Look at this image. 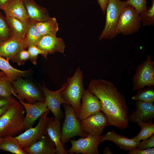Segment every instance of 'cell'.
Masks as SVG:
<instances>
[{
  "instance_id": "1",
  "label": "cell",
  "mask_w": 154,
  "mask_h": 154,
  "mask_svg": "<svg viewBox=\"0 0 154 154\" xmlns=\"http://www.w3.org/2000/svg\"><path fill=\"white\" fill-rule=\"evenodd\" d=\"M88 90L101 102V111L105 114L109 125L125 129L129 121V110L124 96L111 82L93 79L88 84Z\"/></svg>"
},
{
  "instance_id": "2",
  "label": "cell",
  "mask_w": 154,
  "mask_h": 154,
  "mask_svg": "<svg viewBox=\"0 0 154 154\" xmlns=\"http://www.w3.org/2000/svg\"><path fill=\"white\" fill-rule=\"evenodd\" d=\"M25 109L16 100L0 117V137L14 136L25 130Z\"/></svg>"
},
{
  "instance_id": "3",
  "label": "cell",
  "mask_w": 154,
  "mask_h": 154,
  "mask_svg": "<svg viewBox=\"0 0 154 154\" xmlns=\"http://www.w3.org/2000/svg\"><path fill=\"white\" fill-rule=\"evenodd\" d=\"M82 71L78 66L73 75L67 79V85L61 92V96L66 104L70 105L74 109L78 119L81 108V100L84 93Z\"/></svg>"
},
{
  "instance_id": "4",
  "label": "cell",
  "mask_w": 154,
  "mask_h": 154,
  "mask_svg": "<svg viewBox=\"0 0 154 154\" xmlns=\"http://www.w3.org/2000/svg\"><path fill=\"white\" fill-rule=\"evenodd\" d=\"M129 5L127 1L120 0H108L106 11L104 27L99 39H112L118 34L117 27L119 19L123 9Z\"/></svg>"
},
{
  "instance_id": "5",
  "label": "cell",
  "mask_w": 154,
  "mask_h": 154,
  "mask_svg": "<svg viewBox=\"0 0 154 154\" xmlns=\"http://www.w3.org/2000/svg\"><path fill=\"white\" fill-rule=\"evenodd\" d=\"M62 104L65 117L61 130L60 141L64 146L72 138L76 136L85 137L88 135V133L82 129L80 121L77 118L72 106L66 103Z\"/></svg>"
},
{
  "instance_id": "6",
  "label": "cell",
  "mask_w": 154,
  "mask_h": 154,
  "mask_svg": "<svg viewBox=\"0 0 154 154\" xmlns=\"http://www.w3.org/2000/svg\"><path fill=\"white\" fill-rule=\"evenodd\" d=\"M18 76L11 82L17 98L23 101H27L30 104L45 101L44 95L38 87L30 80Z\"/></svg>"
},
{
  "instance_id": "7",
  "label": "cell",
  "mask_w": 154,
  "mask_h": 154,
  "mask_svg": "<svg viewBox=\"0 0 154 154\" xmlns=\"http://www.w3.org/2000/svg\"><path fill=\"white\" fill-rule=\"evenodd\" d=\"M140 14L132 6L128 5L122 11L118 21V34L129 35L137 31L141 27Z\"/></svg>"
},
{
  "instance_id": "8",
  "label": "cell",
  "mask_w": 154,
  "mask_h": 154,
  "mask_svg": "<svg viewBox=\"0 0 154 154\" xmlns=\"http://www.w3.org/2000/svg\"><path fill=\"white\" fill-rule=\"evenodd\" d=\"M132 79L133 91L141 90L146 86H154V62L150 55L137 66Z\"/></svg>"
},
{
  "instance_id": "9",
  "label": "cell",
  "mask_w": 154,
  "mask_h": 154,
  "mask_svg": "<svg viewBox=\"0 0 154 154\" xmlns=\"http://www.w3.org/2000/svg\"><path fill=\"white\" fill-rule=\"evenodd\" d=\"M50 111L49 110L39 117L38 123L35 127L31 128L15 137L22 148L29 147L48 134L46 129L48 119L47 115Z\"/></svg>"
},
{
  "instance_id": "10",
  "label": "cell",
  "mask_w": 154,
  "mask_h": 154,
  "mask_svg": "<svg viewBox=\"0 0 154 154\" xmlns=\"http://www.w3.org/2000/svg\"><path fill=\"white\" fill-rule=\"evenodd\" d=\"M102 135H94L88 134L85 137H82L77 140L70 139L71 148L68 153L72 154H99L98 147L103 142Z\"/></svg>"
},
{
  "instance_id": "11",
  "label": "cell",
  "mask_w": 154,
  "mask_h": 154,
  "mask_svg": "<svg viewBox=\"0 0 154 154\" xmlns=\"http://www.w3.org/2000/svg\"><path fill=\"white\" fill-rule=\"evenodd\" d=\"M66 82H64L61 88L55 91H52L48 89L44 84L40 86L45 98L47 108L53 114L54 118L59 121L63 118V114L61 108V105L66 102L62 98L61 92L66 88Z\"/></svg>"
},
{
  "instance_id": "12",
  "label": "cell",
  "mask_w": 154,
  "mask_h": 154,
  "mask_svg": "<svg viewBox=\"0 0 154 154\" xmlns=\"http://www.w3.org/2000/svg\"><path fill=\"white\" fill-rule=\"evenodd\" d=\"M83 130L90 135H100L106 126L109 125L108 119L101 111L97 112L80 121Z\"/></svg>"
},
{
  "instance_id": "13",
  "label": "cell",
  "mask_w": 154,
  "mask_h": 154,
  "mask_svg": "<svg viewBox=\"0 0 154 154\" xmlns=\"http://www.w3.org/2000/svg\"><path fill=\"white\" fill-rule=\"evenodd\" d=\"M82 99V102L78 118L79 121L101 111L102 105L100 101L88 90H85Z\"/></svg>"
},
{
  "instance_id": "14",
  "label": "cell",
  "mask_w": 154,
  "mask_h": 154,
  "mask_svg": "<svg viewBox=\"0 0 154 154\" xmlns=\"http://www.w3.org/2000/svg\"><path fill=\"white\" fill-rule=\"evenodd\" d=\"M26 112L25 118V130L33 127L35 121L44 113L49 109L47 108L45 101L38 102L34 104L24 102L19 100Z\"/></svg>"
},
{
  "instance_id": "15",
  "label": "cell",
  "mask_w": 154,
  "mask_h": 154,
  "mask_svg": "<svg viewBox=\"0 0 154 154\" xmlns=\"http://www.w3.org/2000/svg\"><path fill=\"white\" fill-rule=\"evenodd\" d=\"M42 50L50 54L56 52L64 53L66 46L63 39L56 35L42 36L36 45Z\"/></svg>"
},
{
  "instance_id": "16",
  "label": "cell",
  "mask_w": 154,
  "mask_h": 154,
  "mask_svg": "<svg viewBox=\"0 0 154 154\" xmlns=\"http://www.w3.org/2000/svg\"><path fill=\"white\" fill-rule=\"evenodd\" d=\"M27 154H55V145L47 134L27 147L22 148Z\"/></svg>"
},
{
  "instance_id": "17",
  "label": "cell",
  "mask_w": 154,
  "mask_h": 154,
  "mask_svg": "<svg viewBox=\"0 0 154 154\" xmlns=\"http://www.w3.org/2000/svg\"><path fill=\"white\" fill-rule=\"evenodd\" d=\"M5 16L28 22L29 17L22 0H9L1 9Z\"/></svg>"
},
{
  "instance_id": "18",
  "label": "cell",
  "mask_w": 154,
  "mask_h": 154,
  "mask_svg": "<svg viewBox=\"0 0 154 154\" xmlns=\"http://www.w3.org/2000/svg\"><path fill=\"white\" fill-rule=\"evenodd\" d=\"M135 110L129 116V121L131 122H137L138 121L147 122L154 117L153 104L140 101H136Z\"/></svg>"
},
{
  "instance_id": "19",
  "label": "cell",
  "mask_w": 154,
  "mask_h": 154,
  "mask_svg": "<svg viewBox=\"0 0 154 154\" xmlns=\"http://www.w3.org/2000/svg\"><path fill=\"white\" fill-rule=\"evenodd\" d=\"M27 48L24 40L12 37L0 42V56L11 60L20 50Z\"/></svg>"
},
{
  "instance_id": "20",
  "label": "cell",
  "mask_w": 154,
  "mask_h": 154,
  "mask_svg": "<svg viewBox=\"0 0 154 154\" xmlns=\"http://www.w3.org/2000/svg\"><path fill=\"white\" fill-rule=\"evenodd\" d=\"M46 129L48 134L55 145L56 154H68L67 150L60 141L61 130L60 121L53 117H48Z\"/></svg>"
},
{
  "instance_id": "21",
  "label": "cell",
  "mask_w": 154,
  "mask_h": 154,
  "mask_svg": "<svg viewBox=\"0 0 154 154\" xmlns=\"http://www.w3.org/2000/svg\"><path fill=\"white\" fill-rule=\"evenodd\" d=\"M102 140L103 141L106 140L112 141L122 150L129 151L137 148L140 141L119 134L114 130L102 135Z\"/></svg>"
},
{
  "instance_id": "22",
  "label": "cell",
  "mask_w": 154,
  "mask_h": 154,
  "mask_svg": "<svg viewBox=\"0 0 154 154\" xmlns=\"http://www.w3.org/2000/svg\"><path fill=\"white\" fill-rule=\"evenodd\" d=\"M29 19L36 22L48 20L50 17L47 9L38 5L34 0H22Z\"/></svg>"
},
{
  "instance_id": "23",
  "label": "cell",
  "mask_w": 154,
  "mask_h": 154,
  "mask_svg": "<svg viewBox=\"0 0 154 154\" xmlns=\"http://www.w3.org/2000/svg\"><path fill=\"white\" fill-rule=\"evenodd\" d=\"M12 37L24 40L28 22L5 16Z\"/></svg>"
},
{
  "instance_id": "24",
  "label": "cell",
  "mask_w": 154,
  "mask_h": 154,
  "mask_svg": "<svg viewBox=\"0 0 154 154\" xmlns=\"http://www.w3.org/2000/svg\"><path fill=\"white\" fill-rule=\"evenodd\" d=\"M9 61L0 56V69L5 73L11 82L18 76L25 77L28 74L29 70L22 71L15 68L10 64Z\"/></svg>"
},
{
  "instance_id": "25",
  "label": "cell",
  "mask_w": 154,
  "mask_h": 154,
  "mask_svg": "<svg viewBox=\"0 0 154 154\" xmlns=\"http://www.w3.org/2000/svg\"><path fill=\"white\" fill-rule=\"evenodd\" d=\"M36 22L29 20L24 41L28 48L31 45H37L42 36L38 30Z\"/></svg>"
},
{
  "instance_id": "26",
  "label": "cell",
  "mask_w": 154,
  "mask_h": 154,
  "mask_svg": "<svg viewBox=\"0 0 154 154\" xmlns=\"http://www.w3.org/2000/svg\"><path fill=\"white\" fill-rule=\"evenodd\" d=\"M0 149L16 154H27L20 146L18 140L12 136L1 138Z\"/></svg>"
},
{
  "instance_id": "27",
  "label": "cell",
  "mask_w": 154,
  "mask_h": 154,
  "mask_svg": "<svg viewBox=\"0 0 154 154\" xmlns=\"http://www.w3.org/2000/svg\"><path fill=\"white\" fill-rule=\"evenodd\" d=\"M37 29L42 36L56 35L59 30L58 24L55 17H50L42 22H37Z\"/></svg>"
},
{
  "instance_id": "28",
  "label": "cell",
  "mask_w": 154,
  "mask_h": 154,
  "mask_svg": "<svg viewBox=\"0 0 154 154\" xmlns=\"http://www.w3.org/2000/svg\"><path fill=\"white\" fill-rule=\"evenodd\" d=\"M140 127L139 133L132 139L135 141L147 139L154 134V124L152 120L147 122L138 121L137 122Z\"/></svg>"
},
{
  "instance_id": "29",
  "label": "cell",
  "mask_w": 154,
  "mask_h": 154,
  "mask_svg": "<svg viewBox=\"0 0 154 154\" xmlns=\"http://www.w3.org/2000/svg\"><path fill=\"white\" fill-rule=\"evenodd\" d=\"M132 100L140 101L153 104L154 89L153 86H148L138 90L136 94L131 97Z\"/></svg>"
},
{
  "instance_id": "30",
  "label": "cell",
  "mask_w": 154,
  "mask_h": 154,
  "mask_svg": "<svg viewBox=\"0 0 154 154\" xmlns=\"http://www.w3.org/2000/svg\"><path fill=\"white\" fill-rule=\"evenodd\" d=\"M12 95L17 97L11 82L5 75L0 76V96L9 97Z\"/></svg>"
},
{
  "instance_id": "31",
  "label": "cell",
  "mask_w": 154,
  "mask_h": 154,
  "mask_svg": "<svg viewBox=\"0 0 154 154\" xmlns=\"http://www.w3.org/2000/svg\"><path fill=\"white\" fill-rule=\"evenodd\" d=\"M151 1V5L140 14L141 22L143 26L150 27L154 25V0Z\"/></svg>"
},
{
  "instance_id": "32",
  "label": "cell",
  "mask_w": 154,
  "mask_h": 154,
  "mask_svg": "<svg viewBox=\"0 0 154 154\" xmlns=\"http://www.w3.org/2000/svg\"><path fill=\"white\" fill-rule=\"evenodd\" d=\"M12 37L6 17L0 11V42Z\"/></svg>"
},
{
  "instance_id": "33",
  "label": "cell",
  "mask_w": 154,
  "mask_h": 154,
  "mask_svg": "<svg viewBox=\"0 0 154 154\" xmlns=\"http://www.w3.org/2000/svg\"><path fill=\"white\" fill-rule=\"evenodd\" d=\"M29 54V60L34 65L37 64V61L39 54H41L45 59H48L47 52L40 49L36 45H31L28 48Z\"/></svg>"
},
{
  "instance_id": "34",
  "label": "cell",
  "mask_w": 154,
  "mask_h": 154,
  "mask_svg": "<svg viewBox=\"0 0 154 154\" xmlns=\"http://www.w3.org/2000/svg\"><path fill=\"white\" fill-rule=\"evenodd\" d=\"M29 59V54L28 50L22 49L16 54L11 60L16 63L19 66H21Z\"/></svg>"
},
{
  "instance_id": "35",
  "label": "cell",
  "mask_w": 154,
  "mask_h": 154,
  "mask_svg": "<svg viewBox=\"0 0 154 154\" xmlns=\"http://www.w3.org/2000/svg\"><path fill=\"white\" fill-rule=\"evenodd\" d=\"M126 1L129 5L134 7L139 14L147 8V0H127Z\"/></svg>"
},
{
  "instance_id": "36",
  "label": "cell",
  "mask_w": 154,
  "mask_h": 154,
  "mask_svg": "<svg viewBox=\"0 0 154 154\" xmlns=\"http://www.w3.org/2000/svg\"><path fill=\"white\" fill-rule=\"evenodd\" d=\"M154 147V134L148 138L140 141L137 149H143Z\"/></svg>"
},
{
  "instance_id": "37",
  "label": "cell",
  "mask_w": 154,
  "mask_h": 154,
  "mask_svg": "<svg viewBox=\"0 0 154 154\" xmlns=\"http://www.w3.org/2000/svg\"><path fill=\"white\" fill-rule=\"evenodd\" d=\"M128 154H154V147L143 149L136 148L129 151Z\"/></svg>"
},
{
  "instance_id": "38",
  "label": "cell",
  "mask_w": 154,
  "mask_h": 154,
  "mask_svg": "<svg viewBox=\"0 0 154 154\" xmlns=\"http://www.w3.org/2000/svg\"><path fill=\"white\" fill-rule=\"evenodd\" d=\"M15 100L12 96L5 97L0 96V108L5 105L11 104Z\"/></svg>"
},
{
  "instance_id": "39",
  "label": "cell",
  "mask_w": 154,
  "mask_h": 154,
  "mask_svg": "<svg viewBox=\"0 0 154 154\" xmlns=\"http://www.w3.org/2000/svg\"><path fill=\"white\" fill-rule=\"evenodd\" d=\"M108 0H97L102 11L105 14Z\"/></svg>"
},
{
  "instance_id": "40",
  "label": "cell",
  "mask_w": 154,
  "mask_h": 154,
  "mask_svg": "<svg viewBox=\"0 0 154 154\" xmlns=\"http://www.w3.org/2000/svg\"><path fill=\"white\" fill-rule=\"evenodd\" d=\"M10 104L5 105L0 108V117L5 113L7 111L9 108Z\"/></svg>"
},
{
  "instance_id": "41",
  "label": "cell",
  "mask_w": 154,
  "mask_h": 154,
  "mask_svg": "<svg viewBox=\"0 0 154 154\" xmlns=\"http://www.w3.org/2000/svg\"><path fill=\"white\" fill-rule=\"evenodd\" d=\"M103 153L104 154H113L109 147L108 146H107L105 147L103 152Z\"/></svg>"
},
{
  "instance_id": "42",
  "label": "cell",
  "mask_w": 154,
  "mask_h": 154,
  "mask_svg": "<svg viewBox=\"0 0 154 154\" xmlns=\"http://www.w3.org/2000/svg\"><path fill=\"white\" fill-rule=\"evenodd\" d=\"M9 0H0V10Z\"/></svg>"
},
{
  "instance_id": "43",
  "label": "cell",
  "mask_w": 154,
  "mask_h": 154,
  "mask_svg": "<svg viewBox=\"0 0 154 154\" xmlns=\"http://www.w3.org/2000/svg\"><path fill=\"white\" fill-rule=\"evenodd\" d=\"M5 73L2 71H0V76L5 75Z\"/></svg>"
},
{
  "instance_id": "44",
  "label": "cell",
  "mask_w": 154,
  "mask_h": 154,
  "mask_svg": "<svg viewBox=\"0 0 154 154\" xmlns=\"http://www.w3.org/2000/svg\"><path fill=\"white\" fill-rule=\"evenodd\" d=\"M1 138H2L0 137V141H1Z\"/></svg>"
}]
</instances>
